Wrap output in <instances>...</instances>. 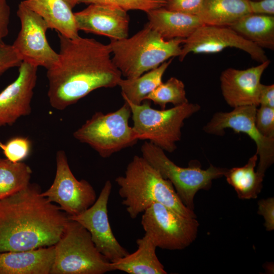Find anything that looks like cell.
I'll return each mask as SVG.
<instances>
[{"label": "cell", "instance_id": "8fae6325", "mask_svg": "<svg viewBox=\"0 0 274 274\" xmlns=\"http://www.w3.org/2000/svg\"><path fill=\"white\" fill-rule=\"evenodd\" d=\"M56 162L53 183L41 195L58 204L68 216L80 214L95 202L97 198L95 191L87 181L78 180L74 176L64 151L56 153Z\"/></svg>", "mask_w": 274, "mask_h": 274}, {"label": "cell", "instance_id": "cb8c5ba5", "mask_svg": "<svg viewBox=\"0 0 274 274\" xmlns=\"http://www.w3.org/2000/svg\"><path fill=\"white\" fill-rule=\"evenodd\" d=\"M257 160L256 153L245 165L227 169L224 176L239 199H255L261 191L263 178L255 170Z\"/></svg>", "mask_w": 274, "mask_h": 274}, {"label": "cell", "instance_id": "1f68e13d", "mask_svg": "<svg viewBox=\"0 0 274 274\" xmlns=\"http://www.w3.org/2000/svg\"><path fill=\"white\" fill-rule=\"evenodd\" d=\"M204 0H166L165 9L198 16Z\"/></svg>", "mask_w": 274, "mask_h": 274}, {"label": "cell", "instance_id": "f1b7e54d", "mask_svg": "<svg viewBox=\"0 0 274 274\" xmlns=\"http://www.w3.org/2000/svg\"><path fill=\"white\" fill-rule=\"evenodd\" d=\"M31 143L27 137L15 136L5 143L0 142V149L6 158L13 162H22L29 155Z\"/></svg>", "mask_w": 274, "mask_h": 274}, {"label": "cell", "instance_id": "2e32d148", "mask_svg": "<svg viewBox=\"0 0 274 274\" xmlns=\"http://www.w3.org/2000/svg\"><path fill=\"white\" fill-rule=\"evenodd\" d=\"M267 60L246 70L228 68L220 76L221 89L223 96L230 107L259 106V94L262 74L268 66Z\"/></svg>", "mask_w": 274, "mask_h": 274}, {"label": "cell", "instance_id": "8d00e7d4", "mask_svg": "<svg viewBox=\"0 0 274 274\" xmlns=\"http://www.w3.org/2000/svg\"><path fill=\"white\" fill-rule=\"evenodd\" d=\"M66 3L73 8L78 4L79 0H65Z\"/></svg>", "mask_w": 274, "mask_h": 274}, {"label": "cell", "instance_id": "9a60e30c", "mask_svg": "<svg viewBox=\"0 0 274 274\" xmlns=\"http://www.w3.org/2000/svg\"><path fill=\"white\" fill-rule=\"evenodd\" d=\"M16 80L0 93V127L12 125L31 113L38 67L22 61Z\"/></svg>", "mask_w": 274, "mask_h": 274}, {"label": "cell", "instance_id": "f546056e", "mask_svg": "<svg viewBox=\"0 0 274 274\" xmlns=\"http://www.w3.org/2000/svg\"><path fill=\"white\" fill-rule=\"evenodd\" d=\"M255 125L263 135L274 138V108L260 106L257 109Z\"/></svg>", "mask_w": 274, "mask_h": 274}, {"label": "cell", "instance_id": "5bb4252c", "mask_svg": "<svg viewBox=\"0 0 274 274\" xmlns=\"http://www.w3.org/2000/svg\"><path fill=\"white\" fill-rule=\"evenodd\" d=\"M235 48L249 54L260 63L268 59L263 49L246 40L229 26L203 24L185 39L179 60L189 53H214L227 48Z\"/></svg>", "mask_w": 274, "mask_h": 274}, {"label": "cell", "instance_id": "d6986e66", "mask_svg": "<svg viewBox=\"0 0 274 274\" xmlns=\"http://www.w3.org/2000/svg\"><path fill=\"white\" fill-rule=\"evenodd\" d=\"M147 24L164 39H186L204 24L196 15L160 8L146 13Z\"/></svg>", "mask_w": 274, "mask_h": 274}, {"label": "cell", "instance_id": "4fadbf2b", "mask_svg": "<svg viewBox=\"0 0 274 274\" xmlns=\"http://www.w3.org/2000/svg\"><path fill=\"white\" fill-rule=\"evenodd\" d=\"M112 185L107 181L95 202L82 213L68 216L85 228L90 233L95 247L111 262L129 253L115 237L108 214V204Z\"/></svg>", "mask_w": 274, "mask_h": 274}, {"label": "cell", "instance_id": "e575fe53", "mask_svg": "<svg viewBox=\"0 0 274 274\" xmlns=\"http://www.w3.org/2000/svg\"><path fill=\"white\" fill-rule=\"evenodd\" d=\"M10 13L7 0H0V43L8 34Z\"/></svg>", "mask_w": 274, "mask_h": 274}, {"label": "cell", "instance_id": "5b68a950", "mask_svg": "<svg viewBox=\"0 0 274 274\" xmlns=\"http://www.w3.org/2000/svg\"><path fill=\"white\" fill-rule=\"evenodd\" d=\"M54 251L50 274H104L114 271L111 262L95 247L88 231L76 221L68 219Z\"/></svg>", "mask_w": 274, "mask_h": 274}, {"label": "cell", "instance_id": "ac0fdd59", "mask_svg": "<svg viewBox=\"0 0 274 274\" xmlns=\"http://www.w3.org/2000/svg\"><path fill=\"white\" fill-rule=\"evenodd\" d=\"M54 246L0 252V274H50Z\"/></svg>", "mask_w": 274, "mask_h": 274}, {"label": "cell", "instance_id": "d6a6232c", "mask_svg": "<svg viewBox=\"0 0 274 274\" xmlns=\"http://www.w3.org/2000/svg\"><path fill=\"white\" fill-rule=\"evenodd\" d=\"M258 214L263 217L264 225L267 231L274 229V198L269 197L261 199L258 202Z\"/></svg>", "mask_w": 274, "mask_h": 274}, {"label": "cell", "instance_id": "d4e9b609", "mask_svg": "<svg viewBox=\"0 0 274 274\" xmlns=\"http://www.w3.org/2000/svg\"><path fill=\"white\" fill-rule=\"evenodd\" d=\"M173 58L165 61L157 67L134 79H121L118 86L121 89L124 100L140 105L162 82L164 73L171 63Z\"/></svg>", "mask_w": 274, "mask_h": 274}, {"label": "cell", "instance_id": "44dd1931", "mask_svg": "<svg viewBox=\"0 0 274 274\" xmlns=\"http://www.w3.org/2000/svg\"><path fill=\"white\" fill-rule=\"evenodd\" d=\"M138 249L111 264L114 270L129 274H166L156 254L157 247L146 234L136 241Z\"/></svg>", "mask_w": 274, "mask_h": 274}, {"label": "cell", "instance_id": "4dcf8cb0", "mask_svg": "<svg viewBox=\"0 0 274 274\" xmlns=\"http://www.w3.org/2000/svg\"><path fill=\"white\" fill-rule=\"evenodd\" d=\"M22 62L12 45L0 43V76L11 68L19 67Z\"/></svg>", "mask_w": 274, "mask_h": 274}, {"label": "cell", "instance_id": "e0dca14e", "mask_svg": "<svg viewBox=\"0 0 274 274\" xmlns=\"http://www.w3.org/2000/svg\"><path fill=\"white\" fill-rule=\"evenodd\" d=\"M74 15L78 30L107 36L111 40L128 38L129 16L121 8L90 4Z\"/></svg>", "mask_w": 274, "mask_h": 274}, {"label": "cell", "instance_id": "4316f807", "mask_svg": "<svg viewBox=\"0 0 274 274\" xmlns=\"http://www.w3.org/2000/svg\"><path fill=\"white\" fill-rule=\"evenodd\" d=\"M165 109L167 104L175 106L188 102L183 82L175 77H171L166 82H162L146 97Z\"/></svg>", "mask_w": 274, "mask_h": 274}, {"label": "cell", "instance_id": "52a82bcc", "mask_svg": "<svg viewBox=\"0 0 274 274\" xmlns=\"http://www.w3.org/2000/svg\"><path fill=\"white\" fill-rule=\"evenodd\" d=\"M131 116L128 103L115 112L95 113L73 133L79 142L87 144L102 158L133 146L138 136L128 122Z\"/></svg>", "mask_w": 274, "mask_h": 274}, {"label": "cell", "instance_id": "603a6c76", "mask_svg": "<svg viewBox=\"0 0 274 274\" xmlns=\"http://www.w3.org/2000/svg\"><path fill=\"white\" fill-rule=\"evenodd\" d=\"M229 27L262 49H274L273 16L250 13Z\"/></svg>", "mask_w": 274, "mask_h": 274}, {"label": "cell", "instance_id": "9c48e42d", "mask_svg": "<svg viewBox=\"0 0 274 274\" xmlns=\"http://www.w3.org/2000/svg\"><path fill=\"white\" fill-rule=\"evenodd\" d=\"M141 225L157 248L182 250L195 239L199 223L195 218L183 216L158 202L144 212Z\"/></svg>", "mask_w": 274, "mask_h": 274}, {"label": "cell", "instance_id": "ffe728a7", "mask_svg": "<svg viewBox=\"0 0 274 274\" xmlns=\"http://www.w3.org/2000/svg\"><path fill=\"white\" fill-rule=\"evenodd\" d=\"M21 2L41 16L49 28L67 38L79 37L74 13L65 0H24Z\"/></svg>", "mask_w": 274, "mask_h": 274}, {"label": "cell", "instance_id": "83f0119b", "mask_svg": "<svg viewBox=\"0 0 274 274\" xmlns=\"http://www.w3.org/2000/svg\"><path fill=\"white\" fill-rule=\"evenodd\" d=\"M100 4L121 8L126 11L138 10L148 12L165 7L166 0H79L78 4Z\"/></svg>", "mask_w": 274, "mask_h": 274}, {"label": "cell", "instance_id": "277c9868", "mask_svg": "<svg viewBox=\"0 0 274 274\" xmlns=\"http://www.w3.org/2000/svg\"><path fill=\"white\" fill-rule=\"evenodd\" d=\"M184 40H165L147 23L131 37L111 40L109 45L114 55L112 61L122 75L134 79L179 56Z\"/></svg>", "mask_w": 274, "mask_h": 274}, {"label": "cell", "instance_id": "d590c367", "mask_svg": "<svg viewBox=\"0 0 274 274\" xmlns=\"http://www.w3.org/2000/svg\"><path fill=\"white\" fill-rule=\"evenodd\" d=\"M259 105L274 108V85L262 84L259 94Z\"/></svg>", "mask_w": 274, "mask_h": 274}, {"label": "cell", "instance_id": "3957f363", "mask_svg": "<svg viewBox=\"0 0 274 274\" xmlns=\"http://www.w3.org/2000/svg\"><path fill=\"white\" fill-rule=\"evenodd\" d=\"M115 182L119 186L122 204L133 219L155 202L186 217L196 218L194 211L183 203L172 183L142 156H133L124 175L117 177Z\"/></svg>", "mask_w": 274, "mask_h": 274}, {"label": "cell", "instance_id": "ba28073f", "mask_svg": "<svg viewBox=\"0 0 274 274\" xmlns=\"http://www.w3.org/2000/svg\"><path fill=\"white\" fill-rule=\"evenodd\" d=\"M141 149L142 156L172 183L183 203L193 211L197 192L210 188L212 181L224 176L227 169L212 164L202 169L195 162L187 167H181L170 160L163 149L150 142L145 141Z\"/></svg>", "mask_w": 274, "mask_h": 274}, {"label": "cell", "instance_id": "836d02e7", "mask_svg": "<svg viewBox=\"0 0 274 274\" xmlns=\"http://www.w3.org/2000/svg\"><path fill=\"white\" fill-rule=\"evenodd\" d=\"M251 13L254 14L273 16L274 0H249Z\"/></svg>", "mask_w": 274, "mask_h": 274}, {"label": "cell", "instance_id": "7a4b0ae2", "mask_svg": "<svg viewBox=\"0 0 274 274\" xmlns=\"http://www.w3.org/2000/svg\"><path fill=\"white\" fill-rule=\"evenodd\" d=\"M30 184L0 200V252L54 246L68 220L58 206Z\"/></svg>", "mask_w": 274, "mask_h": 274}, {"label": "cell", "instance_id": "30bf717a", "mask_svg": "<svg viewBox=\"0 0 274 274\" xmlns=\"http://www.w3.org/2000/svg\"><path fill=\"white\" fill-rule=\"evenodd\" d=\"M257 107L244 106L234 108L229 112H217L203 127L207 133L223 135L225 129L230 128L236 132L247 134L256 144L259 156L257 174L264 178L266 169L274 161V138L263 135L255 125Z\"/></svg>", "mask_w": 274, "mask_h": 274}, {"label": "cell", "instance_id": "6da1fadb", "mask_svg": "<svg viewBox=\"0 0 274 274\" xmlns=\"http://www.w3.org/2000/svg\"><path fill=\"white\" fill-rule=\"evenodd\" d=\"M58 59L47 70L51 106L63 110L94 90L118 86L122 74L112 61L109 45L92 38L71 39L58 33Z\"/></svg>", "mask_w": 274, "mask_h": 274}, {"label": "cell", "instance_id": "7c38bea8", "mask_svg": "<svg viewBox=\"0 0 274 274\" xmlns=\"http://www.w3.org/2000/svg\"><path fill=\"white\" fill-rule=\"evenodd\" d=\"M17 15L21 28L12 45L22 61L38 67L50 68L58 61V53L48 42L47 23L22 2L18 5Z\"/></svg>", "mask_w": 274, "mask_h": 274}, {"label": "cell", "instance_id": "8992f818", "mask_svg": "<svg viewBox=\"0 0 274 274\" xmlns=\"http://www.w3.org/2000/svg\"><path fill=\"white\" fill-rule=\"evenodd\" d=\"M135 105L126 101L131 110L133 128L139 140H149L164 151L173 152L181 138L185 119L200 109L197 104L186 103L169 109L156 110L148 100Z\"/></svg>", "mask_w": 274, "mask_h": 274}, {"label": "cell", "instance_id": "74e56055", "mask_svg": "<svg viewBox=\"0 0 274 274\" xmlns=\"http://www.w3.org/2000/svg\"><path fill=\"white\" fill-rule=\"evenodd\" d=\"M251 1H259V0H251Z\"/></svg>", "mask_w": 274, "mask_h": 274}, {"label": "cell", "instance_id": "7402d4cb", "mask_svg": "<svg viewBox=\"0 0 274 274\" xmlns=\"http://www.w3.org/2000/svg\"><path fill=\"white\" fill-rule=\"evenodd\" d=\"M250 13L249 0H204L198 16L204 24L229 26Z\"/></svg>", "mask_w": 274, "mask_h": 274}, {"label": "cell", "instance_id": "484cf974", "mask_svg": "<svg viewBox=\"0 0 274 274\" xmlns=\"http://www.w3.org/2000/svg\"><path fill=\"white\" fill-rule=\"evenodd\" d=\"M32 173L30 167L23 162L0 157V200L26 187Z\"/></svg>", "mask_w": 274, "mask_h": 274}]
</instances>
